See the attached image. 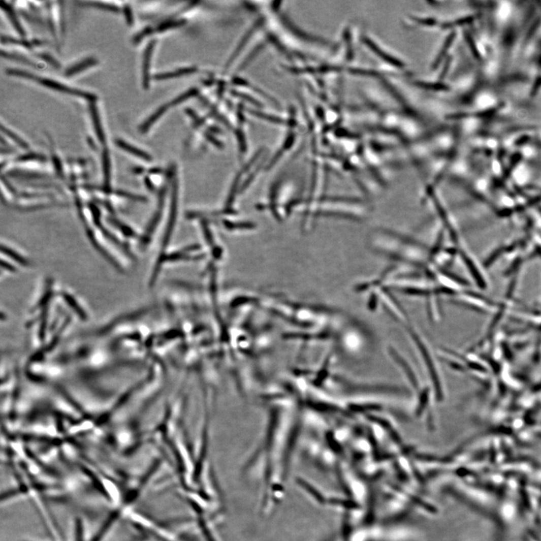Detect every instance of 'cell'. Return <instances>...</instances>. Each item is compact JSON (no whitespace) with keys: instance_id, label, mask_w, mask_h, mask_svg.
<instances>
[{"instance_id":"1","label":"cell","mask_w":541,"mask_h":541,"mask_svg":"<svg viewBox=\"0 0 541 541\" xmlns=\"http://www.w3.org/2000/svg\"><path fill=\"white\" fill-rule=\"evenodd\" d=\"M7 73L9 74V75H15V76H20L22 77V78L34 80V81H37V82H39L41 85L44 86V87H47V88L58 91V92H63V93L70 94V95L81 97V98L88 100L90 103H92V102H95L96 100V96L93 95V94L88 92H84V91L81 90H78V89L72 88V87H68V86L65 85V84H62V83L58 82V81H55V80L50 79V78H41V77H38L36 76V75H32V74L29 73V72L20 71V70H9V71L7 72Z\"/></svg>"},{"instance_id":"2","label":"cell","mask_w":541,"mask_h":541,"mask_svg":"<svg viewBox=\"0 0 541 541\" xmlns=\"http://www.w3.org/2000/svg\"><path fill=\"white\" fill-rule=\"evenodd\" d=\"M362 41H363V43L365 44L366 46H368L372 52H374V54L378 56V57L382 59L383 60L385 61V62H387V63L391 64V65L394 66V67H397V68H404V62H401L399 59H397V58L394 57V56H392V55H390L388 53L384 51V50L381 49V48H379L378 45H377L374 41L371 40V39H368V38L367 37L363 38Z\"/></svg>"},{"instance_id":"3","label":"cell","mask_w":541,"mask_h":541,"mask_svg":"<svg viewBox=\"0 0 541 541\" xmlns=\"http://www.w3.org/2000/svg\"><path fill=\"white\" fill-rule=\"evenodd\" d=\"M154 45V41H152L150 43H148V45L146 47L145 50H144L143 64H142V85H143L144 88L145 89H147L149 87L150 60H151Z\"/></svg>"},{"instance_id":"4","label":"cell","mask_w":541,"mask_h":541,"mask_svg":"<svg viewBox=\"0 0 541 541\" xmlns=\"http://www.w3.org/2000/svg\"><path fill=\"white\" fill-rule=\"evenodd\" d=\"M90 111L91 117H92V125H93L96 135H97V138H98V140L100 141L101 143L103 144L106 142V135H105L103 126H102V122L101 120H100V114H99L98 108H97L95 102H92V103H90Z\"/></svg>"},{"instance_id":"5","label":"cell","mask_w":541,"mask_h":541,"mask_svg":"<svg viewBox=\"0 0 541 541\" xmlns=\"http://www.w3.org/2000/svg\"><path fill=\"white\" fill-rule=\"evenodd\" d=\"M116 144L120 148L123 149V150L127 152V153H130V154L133 155V156H136L139 159L143 160V161H151V156L148 153H146L145 151H143L141 149L138 148L136 146L131 145L130 143L122 140V139H117L116 140Z\"/></svg>"},{"instance_id":"6","label":"cell","mask_w":541,"mask_h":541,"mask_svg":"<svg viewBox=\"0 0 541 541\" xmlns=\"http://www.w3.org/2000/svg\"><path fill=\"white\" fill-rule=\"evenodd\" d=\"M97 62H97V59H95V58H86L84 60L76 62V63L70 67V68L67 69L66 70V75L67 76H73V75L82 72L83 70H87V69L90 68L92 66H95L96 64H97Z\"/></svg>"},{"instance_id":"7","label":"cell","mask_w":541,"mask_h":541,"mask_svg":"<svg viewBox=\"0 0 541 541\" xmlns=\"http://www.w3.org/2000/svg\"><path fill=\"white\" fill-rule=\"evenodd\" d=\"M1 8L6 12L8 18H9L12 25H13L14 28L16 29L17 32L21 36L24 35V31H23V28H22L21 25H20V22H19L18 19L17 18L16 14H15V12L12 9V6L6 3V2L2 1Z\"/></svg>"},{"instance_id":"8","label":"cell","mask_w":541,"mask_h":541,"mask_svg":"<svg viewBox=\"0 0 541 541\" xmlns=\"http://www.w3.org/2000/svg\"><path fill=\"white\" fill-rule=\"evenodd\" d=\"M167 109V106H163L162 107L159 108L157 111H155L152 115H150L145 121L143 122L142 124L139 126V131L142 133H146L148 131L149 129L151 127L152 125L163 115V113Z\"/></svg>"},{"instance_id":"9","label":"cell","mask_w":541,"mask_h":541,"mask_svg":"<svg viewBox=\"0 0 541 541\" xmlns=\"http://www.w3.org/2000/svg\"><path fill=\"white\" fill-rule=\"evenodd\" d=\"M1 250L3 253L6 254L7 257L13 260L14 261L17 262L19 264L21 265L22 266L28 267V266H30L29 262L26 258H24L23 256L20 255V253L15 251V250L11 249L10 247L2 245Z\"/></svg>"},{"instance_id":"10","label":"cell","mask_w":541,"mask_h":541,"mask_svg":"<svg viewBox=\"0 0 541 541\" xmlns=\"http://www.w3.org/2000/svg\"><path fill=\"white\" fill-rule=\"evenodd\" d=\"M1 130L2 131H3V133H4L6 135V136H9V137L12 140H13L14 142H15V143L18 144V145L20 146V147H22V148H27L28 144H26V142H24V141L22 140V139H20V137H19L18 135L15 134V133H13V132L11 131V130H9V129L6 128V127L3 126V125H2Z\"/></svg>"},{"instance_id":"11","label":"cell","mask_w":541,"mask_h":541,"mask_svg":"<svg viewBox=\"0 0 541 541\" xmlns=\"http://www.w3.org/2000/svg\"><path fill=\"white\" fill-rule=\"evenodd\" d=\"M192 72H194V69H183V70H179L178 71L156 75L155 79H167L169 78H173V77L179 76V75H185V74L191 73Z\"/></svg>"},{"instance_id":"12","label":"cell","mask_w":541,"mask_h":541,"mask_svg":"<svg viewBox=\"0 0 541 541\" xmlns=\"http://www.w3.org/2000/svg\"><path fill=\"white\" fill-rule=\"evenodd\" d=\"M45 158L42 155L38 154V153H29L27 154L23 155V156H20L18 158V161H44Z\"/></svg>"},{"instance_id":"13","label":"cell","mask_w":541,"mask_h":541,"mask_svg":"<svg viewBox=\"0 0 541 541\" xmlns=\"http://www.w3.org/2000/svg\"><path fill=\"white\" fill-rule=\"evenodd\" d=\"M91 5H94L95 7L100 8V9H106V10L112 11V12H117L118 11L117 6H113V5L108 4V3H103L100 2H97V3H90Z\"/></svg>"},{"instance_id":"14","label":"cell","mask_w":541,"mask_h":541,"mask_svg":"<svg viewBox=\"0 0 541 541\" xmlns=\"http://www.w3.org/2000/svg\"><path fill=\"white\" fill-rule=\"evenodd\" d=\"M123 12H124V15L125 17H126L127 23H129V25H132V23H133V18L131 9H130V8L128 6H126V7L124 8V11H123Z\"/></svg>"},{"instance_id":"15","label":"cell","mask_w":541,"mask_h":541,"mask_svg":"<svg viewBox=\"0 0 541 541\" xmlns=\"http://www.w3.org/2000/svg\"><path fill=\"white\" fill-rule=\"evenodd\" d=\"M2 267L6 269V271H10V272H15L16 271V268L15 266H12L10 263L5 261V260H2Z\"/></svg>"}]
</instances>
